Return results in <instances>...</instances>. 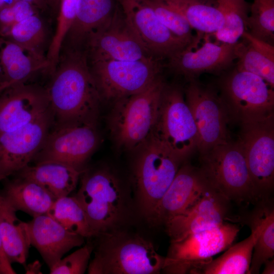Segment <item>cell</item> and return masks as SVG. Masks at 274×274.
<instances>
[{
	"label": "cell",
	"instance_id": "obj_1",
	"mask_svg": "<svg viewBox=\"0 0 274 274\" xmlns=\"http://www.w3.org/2000/svg\"><path fill=\"white\" fill-rule=\"evenodd\" d=\"M46 89L54 124L95 123L102 100L84 49L63 48Z\"/></svg>",
	"mask_w": 274,
	"mask_h": 274
},
{
	"label": "cell",
	"instance_id": "obj_2",
	"mask_svg": "<svg viewBox=\"0 0 274 274\" xmlns=\"http://www.w3.org/2000/svg\"><path fill=\"white\" fill-rule=\"evenodd\" d=\"M94 237L89 274H155L162 270L165 257L138 234L118 228Z\"/></svg>",
	"mask_w": 274,
	"mask_h": 274
},
{
	"label": "cell",
	"instance_id": "obj_3",
	"mask_svg": "<svg viewBox=\"0 0 274 274\" xmlns=\"http://www.w3.org/2000/svg\"><path fill=\"white\" fill-rule=\"evenodd\" d=\"M165 83L160 76L144 90L114 102L108 125L111 136L118 149L137 150L151 136Z\"/></svg>",
	"mask_w": 274,
	"mask_h": 274
},
{
	"label": "cell",
	"instance_id": "obj_4",
	"mask_svg": "<svg viewBox=\"0 0 274 274\" xmlns=\"http://www.w3.org/2000/svg\"><path fill=\"white\" fill-rule=\"evenodd\" d=\"M75 197L83 207L95 236L120 228L127 213V196L109 169L83 170Z\"/></svg>",
	"mask_w": 274,
	"mask_h": 274
},
{
	"label": "cell",
	"instance_id": "obj_5",
	"mask_svg": "<svg viewBox=\"0 0 274 274\" xmlns=\"http://www.w3.org/2000/svg\"><path fill=\"white\" fill-rule=\"evenodd\" d=\"M137 150L134 182L143 215L153 222L157 205L183 163L152 134Z\"/></svg>",
	"mask_w": 274,
	"mask_h": 274
},
{
	"label": "cell",
	"instance_id": "obj_6",
	"mask_svg": "<svg viewBox=\"0 0 274 274\" xmlns=\"http://www.w3.org/2000/svg\"><path fill=\"white\" fill-rule=\"evenodd\" d=\"M201 171L210 184L230 201L260 200L238 142L229 141L200 154Z\"/></svg>",
	"mask_w": 274,
	"mask_h": 274
},
{
	"label": "cell",
	"instance_id": "obj_7",
	"mask_svg": "<svg viewBox=\"0 0 274 274\" xmlns=\"http://www.w3.org/2000/svg\"><path fill=\"white\" fill-rule=\"evenodd\" d=\"M152 134L182 162L197 150L196 126L180 85L165 83Z\"/></svg>",
	"mask_w": 274,
	"mask_h": 274
},
{
	"label": "cell",
	"instance_id": "obj_8",
	"mask_svg": "<svg viewBox=\"0 0 274 274\" xmlns=\"http://www.w3.org/2000/svg\"><path fill=\"white\" fill-rule=\"evenodd\" d=\"M220 88L229 117L241 123L273 116L274 88L259 76L235 67Z\"/></svg>",
	"mask_w": 274,
	"mask_h": 274
},
{
	"label": "cell",
	"instance_id": "obj_9",
	"mask_svg": "<svg viewBox=\"0 0 274 274\" xmlns=\"http://www.w3.org/2000/svg\"><path fill=\"white\" fill-rule=\"evenodd\" d=\"M153 57L135 61L91 62V72L102 100L115 101L140 92L161 75V64Z\"/></svg>",
	"mask_w": 274,
	"mask_h": 274
},
{
	"label": "cell",
	"instance_id": "obj_10",
	"mask_svg": "<svg viewBox=\"0 0 274 274\" xmlns=\"http://www.w3.org/2000/svg\"><path fill=\"white\" fill-rule=\"evenodd\" d=\"M239 231L237 225L224 221L170 242L162 270L168 273H190L231 246Z\"/></svg>",
	"mask_w": 274,
	"mask_h": 274
},
{
	"label": "cell",
	"instance_id": "obj_11",
	"mask_svg": "<svg viewBox=\"0 0 274 274\" xmlns=\"http://www.w3.org/2000/svg\"><path fill=\"white\" fill-rule=\"evenodd\" d=\"M96 125L87 123L54 124L32 161L35 164L58 162L83 170V166L99 142Z\"/></svg>",
	"mask_w": 274,
	"mask_h": 274
},
{
	"label": "cell",
	"instance_id": "obj_12",
	"mask_svg": "<svg viewBox=\"0 0 274 274\" xmlns=\"http://www.w3.org/2000/svg\"><path fill=\"white\" fill-rule=\"evenodd\" d=\"M274 116L242 123L239 140L260 199L268 198L274 184Z\"/></svg>",
	"mask_w": 274,
	"mask_h": 274
},
{
	"label": "cell",
	"instance_id": "obj_13",
	"mask_svg": "<svg viewBox=\"0 0 274 274\" xmlns=\"http://www.w3.org/2000/svg\"><path fill=\"white\" fill-rule=\"evenodd\" d=\"M184 91L196 126L200 154L229 141V116L221 96L195 80L189 81Z\"/></svg>",
	"mask_w": 274,
	"mask_h": 274
},
{
	"label": "cell",
	"instance_id": "obj_14",
	"mask_svg": "<svg viewBox=\"0 0 274 274\" xmlns=\"http://www.w3.org/2000/svg\"><path fill=\"white\" fill-rule=\"evenodd\" d=\"M126 22L145 51L160 60L188 47H196L173 33L142 0H118Z\"/></svg>",
	"mask_w": 274,
	"mask_h": 274
},
{
	"label": "cell",
	"instance_id": "obj_15",
	"mask_svg": "<svg viewBox=\"0 0 274 274\" xmlns=\"http://www.w3.org/2000/svg\"><path fill=\"white\" fill-rule=\"evenodd\" d=\"M54 123L51 108L33 122L0 133V182L29 164Z\"/></svg>",
	"mask_w": 274,
	"mask_h": 274
},
{
	"label": "cell",
	"instance_id": "obj_16",
	"mask_svg": "<svg viewBox=\"0 0 274 274\" xmlns=\"http://www.w3.org/2000/svg\"><path fill=\"white\" fill-rule=\"evenodd\" d=\"M84 49L91 62L135 61L152 57L139 44L118 7L106 22L90 34Z\"/></svg>",
	"mask_w": 274,
	"mask_h": 274
},
{
	"label": "cell",
	"instance_id": "obj_17",
	"mask_svg": "<svg viewBox=\"0 0 274 274\" xmlns=\"http://www.w3.org/2000/svg\"><path fill=\"white\" fill-rule=\"evenodd\" d=\"M25 82L13 84L0 93V133L29 124L50 109L46 89Z\"/></svg>",
	"mask_w": 274,
	"mask_h": 274
},
{
	"label": "cell",
	"instance_id": "obj_18",
	"mask_svg": "<svg viewBox=\"0 0 274 274\" xmlns=\"http://www.w3.org/2000/svg\"><path fill=\"white\" fill-rule=\"evenodd\" d=\"M230 202L210 183L192 206L164 224L170 242L223 223Z\"/></svg>",
	"mask_w": 274,
	"mask_h": 274
},
{
	"label": "cell",
	"instance_id": "obj_19",
	"mask_svg": "<svg viewBox=\"0 0 274 274\" xmlns=\"http://www.w3.org/2000/svg\"><path fill=\"white\" fill-rule=\"evenodd\" d=\"M270 202L261 200L246 216L245 223L251 229L250 235L230 246L220 256L192 269L195 274H249L254 246L263 224Z\"/></svg>",
	"mask_w": 274,
	"mask_h": 274
},
{
	"label": "cell",
	"instance_id": "obj_20",
	"mask_svg": "<svg viewBox=\"0 0 274 274\" xmlns=\"http://www.w3.org/2000/svg\"><path fill=\"white\" fill-rule=\"evenodd\" d=\"M208 38L206 36L204 43L194 51L190 46L168 58L169 69L189 81L203 73H219L227 70L235 59V44L215 43Z\"/></svg>",
	"mask_w": 274,
	"mask_h": 274
},
{
	"label": "cell",
	"instance_id": "obj_21",
	"mask_svg": "<svg viewBox=\"0 0 274 274\" xmlns=\"http://www.w3.org/2000/svg\"><path fill=\"white\" fill-rule=\"evenodd\" d=\"M210 183L199 167L183 162L156 208L153 222L164 224L197 200Z\"/></svg>",
	"mask_w": 274,
	"mask_h": 274
},
{
	"label": "cell",
	"instance_id": "obj_22",
	"mask_svg": "<svg viewBox=\"0 0 274 274\" xmlns=\"http://www.w3.org/2000/svg\"><path fill=\"white\" fill-rule=\"evenodd\" d=\"M27 223L30 245L52 267L63 256L84 243V237L62 226L47 214L32 217Z\"/></svg>",
	"mask_w": 274,
	"mask_h": 274
},
{
	"label": "cell",
	"instance_id": "obj_23",
	"mask_svg": "<svg viewBox=\"0 0 274 274\" xmlns=\"http://www.w3.org/2000/svg\"><path fill=\"white\" fill-rule=\"evenodd\" d=\"M49 67L44 54L0 36V83L25 82Z\"/></svg>",
	"mask_w": 274,
	"mask_h": 274
},
{
	"label": "cell",
	"instance_id": "obj_24",
	"mask_svg": "<svg viewBox=\"0 0 274 274\" xmlns=\"http://www.w3.org/2000/svg\"><path fill=\"white\" fill-rule=\"evenodd\" d=\"M116 7L114 0H80L62 47L84 49L90 34L108 20Z\"/></svg>",
	"mask_w": 274,
	"mask_h": 274
},
{
	"label": "cell",
	"instance_id": "obj_25",
	"mask_svg": "<svg viewBox=\"0 0 274 274\" xmlns=\"http://www.w3.org/2000/svg\"><path fill=\"white\" fill-rule=\"evenodd\" d=\"M82 170L55 162L29 164L15 175L39 184L54 198L68 196L77 187Z\"/></svg>",
	"mask_w": 274,
	"mask_h": 274
},
{
	"label": "cell",
	"instance_id": "obj_26",
	"mask_svg": "<svg viewBox=\"0 0 274 274\" xmlns=\"http://www.w3.org/2000/svg\"><path fill=\"white\" fill-rule=\"evenodd\" d=\"M3 182L2 195L17 212H23L32 217L47 214L56 199L31 180L16 176Z\"/></svg>",
	"mask_w": 274,
	"mask_h": 274
},
{
	"label": "cell",
	"instance_id": "obj_27",
	"mask_svg": "<svg viewBox=\"0 0 274 274\" xmlns=\"http://www.w3.org/2000/svg\"><path fill=\"white\" fill-rule=\"evenodd\" d=\"M234 46L236 67L256 74L274 88V47L245 31Z\"/></svg>",
	"mask_w": 274,
	"mask_h": 274
},
{
	"label": "cell",
	"instance_id": "obj_28",
	"mask_svg": "<svg viewBox=\"0 0 274 274\" xmlns=\"http://www.w3.org/2000/svg\"><path fill=\"white\" fill-rule=\"evenodd\" d=\"M0 193V234L5 253L11 264L25 265L30 246L26 222Z\"/></svg>",
	"mask_w": 274,
	"mask_h": 274
},
{
	"label": "cell",
	"instance_id": "obj_29",
	"mask_svg": "<svg viewBox=\"0 0 274 274\" xmlns=\"http://www.w3.org/2000/svg\"><path fill=\"white\" fill-rule=\"evenodd\" d=\"M181 14L198 35L214 33L223 25L221 10L204 0H159Z\"/></svg>",
	"mask_w": 274,
	"mask_h": 274
},
{
	"label": "cell",
	"instance_id": "obj_30",
	"mask_svg": "<svg viewBox=\"0 0 274 274\" xmlns=\"http://www.w3.org/2000/svg\"><path fill=\"white\" fill-rule=\"evenodd\" d=\"M47 214L71 232L84 238L95 236L83 207L75 196L56 199Z\"/></svg>",
	"mask_w": 274,
	"mask_h": 274
},
{
	"label": "cell",
	"instance_id": "obj_31",
	"mask_svg": "<svg viewBox=\"0 0 274 274\" xmlns=\"http://www.w3.org/2000/svg\"><path fill=\"white\" fill-rule=\"evenodd\" d=\"M224 16L222 26L214 34L218 42L234 44L246 31L248 17L245 0H215Z\"/></svg>",
	"mask_w": 274,
	"mask_h": 274
},
{
	"label": "cell",
	"instance_id": "obj_32",
	"mask_svg": "<svg viewBox=\"0 0 274 274\" xmlns=\"http://www.w3.org/2000/svg\"><path fill=\"white\" fill-rule=\"evenodd\" d=\"M47 36L44 23L35 14L14 25L2 37L43 54Z\"/></svg>",
	"mask_w": 274,
	"mask_h": 274
},
{
	"label": "cell",
	"instance_id": "obj_33",
	"mask_svg": "<svg viewBox=\"0 0 274 274\" xmlns=\"http://www.w3.org/2000/svg\"><path fill=\"white\" fill-rule=\"evenodd\" d=\"M253 36L272 44L274 41V0H253L247 19Z\"/></svg>",
	"mask_w": 274,
	"mask_h": 274
},
{
	"label": "cell",
	"instance_id": "obj_34",
	"mask_svg": "<svg viewBox=\"0 0 274 274\" xmlns=\"http://www.w3.org/2000/svg\"><path fill=\"white\" fill-rule=\"evenodd\" d=\"M151 7L160 22L175 36L197 46L200 36L195 37L186 19L179 13L159 0H142Z\"/></svg>",
	"mask_w": 274,
	"mask_h": 274
},
{
	"label": "cell",
	"instance_id": "obj_35",
	"mask_svg": "<svg viewBox=\"0 0 274 274\" xmlns=\"http://www.w3.org/2000/svg\"><path fill=\"white\" fill-rule=\"evenodd\" d=\"M274 256V208L271 202L254 246L249 274H257L264 262Z\"/></svg>",
	"mask_w": 274,
	"mask_h": 274
},
{
	"label": "cell",
	"instance_id": "obj_36",
	"mask_svg": "<svg viewBox=\"0 0 274 274\" xmlns=\"http://www.w3.org/2000/svg\"><path fill=\"white\" fill-rule=\"evenodd\" d=\"M94 245L89 242L70 255L61 258L50 269L51 274H83L87 269Z\"/></svg>",
	"mask_w": 274,
	"mask_h": 274
},
{
	"label": "cell",
	"instance_id": "obj_37",
	"mask_svg": "<svg viewBox=\"0 0 274 274\" xmlns=\"http://www.w3.org/2000/svg\"><path fill=\"white\" fill-rule=\"evenodd\" d=\"M36 7L30 3L14 0L0 9V36L5 34L17 23L36 13Z\"/></svg>",
	"mask_w": 274,
	"mask_h": 274
},
{
	"label": "cell",
	"instance_id": "obj_38",
	"mask_svg": "<svg viewBox=\"0 0 274 274\" xmlns=\"http://www.w3.org/2000/svg\"><path fill=\"white\" fill-rule=\"evenodd\" d=\"M12 264L8 260L3 248L0 234V274H15Z\"/></svg>",
	"mask_w": 274,
	"mask_h": 274
},
{
	"label": "cell",
	"instance_id": "obj_39",
	"mask_svg": "<svg viewBox=\"0 0 274 274\" xmlns=\"http://www.w3.org/2000/svg\"><path fill=\"white\" fill-rule=\"evenodd\" d=\"M25 271L27 273H42L41 264L39 261H35L27 265H25Z\"/></svg>",
	"mask_w": 274,
	"mask_h": 274
},
{
	"label": "cell",
	"instance_id": "obj_40",
	"mask_svg": "<svg viewBox=\"0 0 274 274\" xmlns=\"http://www.w3.org/2000/svg\"><path fill=\"white\" fill-rule=\"evenodd\" d=\"M265 266L262 273L273 274L274 273V259L273 258L266 260L264 263Z\"/></svg>",
	"mask_w": 274,
	"mask_h": 274
},
{
	"label": "cell",
	"instance_id": "obj_41",
	"mask_svg": "<svg viewBox=\"0 0 274 274\" xmlns=\"http://www.w3.org/2000/svg\"><path fill=\"white\" fill-rule=\"evenodd\" d=\"M23 1L30 3L36 8H39L42 10L45 9L47 7L46 0H20Z\"/></svg>",
	"mask_w": 274,
	"mask_h": 274
},
{
	"label": "cell",
	"instance_id": "obj_42",
	"mask_svg": "<svg viewBox=\"0 0 274 274\" xmlns=\"http://www.w3.org/2000/svg\"><path fill=\"white\" fill-rule=\"evenodd\" d=\"M61 0H46L47 6H49L55 13L58 12Z\"/></svg>",
	"mask_w": 274,
	"mask_h": 274
},
{
	"label": "cell",
	"instance_id": "obj_43",
	"mask_svg": "<svg viewBox=\"0 0 274 274\" xmlns=\"http://www.w3.org/2000/svg\"><path fill=\"white\" fill-rule=\"evenodd\" d=\"M14 84L13 83H9V82H4L2 83H0V93L4 90L5 88L9 86L10 85Z\"/></svg>",
	"mask_w": 274,
	"mask_h": 274
},
{
	"label": "cell",
	"instance_id": "obj_44",
	"mask_svg": "<svg viewBox=\"0 0 274 274\" xmlns=\"http://www.w3.org/2000/svg\"><path fill=\"white\" fill-rule=\"evenodd\" d=\"M14 0H0V9L6 5L9 4Z\"/></svg>",
	"mask_w": 274,
	"mask_h": 274
},
{
	"label": "cell",
	"instance_id": "obj_45",
	"mask_svg": "<svg viewBox=\"0 0 274 274\" xmlns=\"http://www.w3.org/2000/svg\"><path fill=\"white\" fill-rule=\"evenodd\" d=\"M204 1H210V0H204Z\"/></svg>",
	"mask_w": 274,
	"mask_h": 274
}]
</instances>
